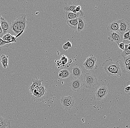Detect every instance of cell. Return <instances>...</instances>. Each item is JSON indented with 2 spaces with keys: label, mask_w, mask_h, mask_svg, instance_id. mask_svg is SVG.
<instances>
[{
  "label": "cell",
  "mask_w": 130,
  "mask_h": 128,
  "mask_svg": "<svg viewBox=\"0 0 130 128\" xmlns=\"http://www.w3.org/2000/svg\"><path fill=\"white\" fill-rule=\"evenodd\" d=\"M67 25L69 26L74 29H77L78 25V18L73 20H67Z\"/></svg>",
  "instance_id": "603a6c76"
},
{
  "label": "cell",
  "mask_w": 130,
  "mask_h": 128,
  "mask_svg": "<svg viewBox=\"0 0 130 128\" xmlns=\"http://www.w3.org/2000/svg\"><path fill=\"white\" fill-rule=\"evenodd\" d=\"M4 35H5V34H4V33H3L2 29H1V28H0V38L1 39H2Z\"/></svg>",
  "instance_id": "f1b7e54d"
},
{
  "label": "cell",
  "mask_w": 130,
  "mask_h": 128,
  "mask_svg": "<svg viewBox=\"0 0 130 128\" xmlns=\"http://www.w3.org/2000/svg\"><path fill=\"white\" fill-rule=\"evenodd\" d=\"M12 43H10V42L4 41L2 39L0 38V51L3 48L9 47Z\"/></svg>",
  "instance_id": "d4e9b609"
},
{
  "label": "cell",
  "mask_w": 130,
  "mask_h": 128,
  "mask_svg": "<svg viewBox=\"0 0 130 128\" xmlns=\"http://www.w3.org/2000/svg\"><path fill=\"white\" fill-rule=\"evenodd\" d=\"M1 28L3 31L4 34L10 33V24L5 19L0 21Z\"/></svg>",
  "instance_id": "4fadbf2b"
},
{
  "label": "cell",
  "mask_w": 130,
  "mask_h": 128,
  "mask_svg": "<svg viewBox=\"0 0 130 128\" xmlns=\"http://www.w3.org/2000/svg\"><path fill=\"white\" fill-rule=\"evenodd\" d=\"M125 91L126 93H128L130 92V87L129 86H127L125 88Z\"/></svg>",
  "instance_id": "83f0119b"
},
{
  "label": "cell",
  "mask_w": 130,
  "mask_h": 128,
  "mask_svg": "<svg viewBox=\"0 0 130 128\" xmlns=\"http://www.w3.org/2000/svg\"><path fill=\"white\" fill-rule=\"evenodd\" d=\"M123 34L119 31H109L108 39L112 42H115L118 45L123 40Z\"/></svg>",
  "instance_id": "8992f818"
},
{
  "label": "cell",
  "mask_w": 130,
  "mask_h": 128,
  "mask_svg": "<svg viewBox=\"0 0 130 128\" xmlns=\"http://www.w3.org/2000/svg\"><path fill=\"white\" fill-rule=\"evenodd\" d=\"M120 25L119 21H116L111 23L108 26L107 29L109 31H119Z\"/></svg>",
  "instance_id": "2e32d148"
},
{
  "label": "cell",
  "mask_w": 130,
  "mask_h": 128,
  "mask_svg": "<svg viewBox=\"0 0 130 128\" xmlns=\"http://www.w3.org/2000/svg\"><path fill=\"white\" fill-rule=\"evenodd\" d=\"M16 39V37L11 35L10 33H9L5 34L2 39L4 41L8 42H10V43H16L17 41Z\"/></svg>",
  "instance_id": "ffe728a7"
},
{
  "label": "cell",
  "mask_w": 130,
  "mask_h": 128,
  "mask_svg": "<svg viewBox=\"0 0 130 128\" xmlns=\"http://www.w3.org/2000/svg\"><path fill=\"white\" fill-rule=\"evenodd\" d=\"M70 86L73 91L78 92L83 86V83L78 78H74L70 82Z\"/></svg>",
  "instance_id": "ba28073f"
},
{
  "label": "cell",
  "mask_w": 130,
  "mask_h": 128,
  "mask_svg": "<svg viewBox=\"0 0 130 128\" xmlns=\"http://www.w3.org/2000/svg\"><path fill=\"white\" fill-rule=\"evenodd\" d=\"M108 94V90L105 85H101L96 91L95 96L98 100L100 101L106 97Z\"/></svg>",
  "instance_id": "52a82bcc"
},
{
  "label": "cell",
  "mask_w": 130,
  "mask_h": 128,
  "mask_svg": "<svg viewBox=\"0 0 130 128\" xmlns=\"http://www.w3.org/2000/svg\"><path fill=\"white\" fill-rule=\"evenodd\" d=\"M60 101L62 106L67 111L71 109L75 102L74 99L71 96H62Z\"/></svg>",
  "instance_id": "5b68a950"
},
{
  "label": "cell",
  "mask_w": 130,
  "mask_h": 128,
  "mask_svg": "<svg viewBox=\"0 0 130 128\" xmlns=\"http://www.w3.org/2000/svg\"><path fill=\"white\" fill-rule=\"evenodd\" d=\"M103 69L107 75L109 76H117L118 77L122 75L121 67L118 62H113L110 58L106 60L102 64Z\"/></svg>",
  "instance_id": "7a4b0ae2"
},
{
  "label": "cell",
  "mask_w": 130,
  "mask_h": 128,
  "mask_svg": "<svg viewBox=\"0 0 130 128\" xmlns=\"http://www.w3.org/2000/svg\"><path fill=\"white\" fill-rule=\"evenodd\" d=\"M130 35V30L129 29L127 32H126L123 34V40H128Z\"/></svg>",
  "instance_id": "484cf974"
},
{
  "label": "cell",
  "mask_w": 130,
  "mask_h": 128,
  "mask_svg": "<svg viewBox=\"0 0 130 128\" xmlns=\"http://www.w3.org/2000/svg\"><path fill=\"white\" fill-rule=\"evenodd\" d=\"M66 46H67L68 47H71L72 46V44H71V43L69 41H68L66 44H65Z\"/></svg>",
  "instance_id": "4dcf8cb0"
},
{
  "label": "cell",
  "mask_w": 130,
  "mask_h": 128,
  "mask_svg": "<svg viewBox=\"0 0 130 128\" xmlns=\"http://www.w3.org/2000/svg\"><path fill=\"white\" fill-rule=\"evenodd\" d=\"M76 10L77 11V12H79L81 11V7L80 6H77V8H76Z\"/></svg>",
  "instance_id": "f546056e"
},
{
  "label": "cell",
  "mask_w": 130,
  "mask_h": 128,
  "mask_svg": "<svg viewBox=\"0 0 130 128\" xmlns=\"http://www.w3.org/2000/svg\"><path fill=\"white\" fill-rule=\"evenodd\" d=\"M41 91V98L42 102L46 99L47 96V90L44 85H42L39 87Z\"/></svg>",
  "instance_id": "44dd1931"
},
{
  "label": "cell",
  "mask_w": 130,
  "mask_h": 128,
  "mask_svg": "<svg viewBox=\"0 0 130 128\" xmlns=\"http://www.w3.org/2000/svg\"><path fill=\"white\" fill-rule=\"evenodd\" d=\"M71 75L74 78H78L83 76V70L80 66H74L71 69Z\"/></svg>",
  "instance_id": "8fae6325"
},
{
  "label": "cell",
  "mask_w": 130,
  "mask_h": 128,
  "mask_svg": "<svg viewBox=\"0 0 130 128\" xmlns=\"http://www.w3.org/2000/svg\"><path fill=\"white\" fill-rule=\"evenodd\" d=\"M96 63V58L93 56L92 54H91L87 58L85 62H84L83 65L86 69L93 71L97 69V66Z\"/></svg>",
  "instance_id": "277c9868"
},
{
  "label": "cell",
  "mask_w": 130,
  "mask_h": 128,
  "mask_svg": "<svg viewBox=\"0 0 130 128\" xmlns=\"http://www.w3.org/2000/svg\"><path fill=\"white\" fill-rule=\"evenodd\" d=\"M119 25H120V28H119V31L123 34L124 33H126L127 30H129L128 29L129 24L127 22L125 21L124 19L119 20Z\"/></svg>",
  "instance_id": "5bb4252c"
},
{
  "label": "cell",
  "mask_w": 130,
  "mask_h": 128,
  "mask_svg": "<svg viewBox=\"0 0 130 128\" xmlns=\"http://www.w3.org/2000/svg\"><path fill=\"white\" fill-rule=\"evenodd\" d=\"M1 28V24H0V28Z\"/></svg>",
  "instance_id": "836d02e7"
},
{
  "label": "cell",
  "mask_w": 130,
  "mask_h": 128,
  "mask_svg": "<svg viewBox=\"0 0 130 128\" xmlns=\"http://www.w3.org/2000/svg\"><path fill=\"white\" fill-rule=\"evenodd\" d=\"M4 18L3 17H2V16H1V14H0V21H1V20H3L4 19Z\"/></svg>",
  "instance_id": "1f68e13d"
},
{
  "label": "cell",
  "mask_w": 130,
  "mask_h": 128,
  "mask_svg": "<svg viewBox=\"0 0 130 128\" xmlns=\"http://www.w3.org/2000/svg\"><path fill=\"white\" fill-rule=\"evenodd\" d=\"M84 13L82 10L77 13H74L72 12H66V17L67 20H73L77 19L81 17L84 16Z\"/></svg>",
  "instance_id": "9c48e42d"
},
{
  "label": "cell",
  "mask_w": 130,
  "mask_h": 128,
  "mask_svg": "<svg viewBox=\"0 0 130 128\" xmlns=\"http://www.w3.org/2000/svg\"><path fill=\"white\" fill-rule=\"evenodd\" d=\"M87 27V24L85 19L81 17L78 18V25L77 27V31L82 33L84 31Z\"/></svg>",
  "instance_id": "7c38bea8"
},
{
  "label": "cell",
  "mask_w": 130,
  "mask_h": 128,
  "mask_svg": "<svg viewBox=\"0 0 130 128\" xmlns=\"http://www.w3.org/2000/svg\"><path fill=\"white\" fill-rule=\"evenodd\" d=\"M70 73L69 70L66 69H62L60 71L58 74V76L60 77L62 79H65L69 78L70 77Z\"/></svg>",
  "instance_id": "7402d4cb"
},
{
  "label": "cell",
  "mask_w": 130,
  "mask_h": 128,
  "mask_svg": "<svg viewBox=\"0 0 130 128\" xmlns=\"http://www.w3.org/2000/svg\"><path fill=\"white\" fill-rule=\"evenodd\" d=\"M77 6L73 5H70L66 6L64 7V9L66 12H72L74 13H77L76 10V8Z\"/></svg>",
  "instance_id": "cb8c5ba5"
},
{
  "label": "cell",
  "mask_w": 130,
  "mask_h": 128,
  "mask_svg": "<svg viewBox=\"0 0 130 128\" xmlns=\"http://www.w3.org/2000/svg\"><path fill=\"white\" fill-rule=\"evenodd\" d=\"M119 48H120V49L123 51L124 50V48H125V44L124 43L122 42V43H120V44L118 45Z\"/></svg>",
  "instance_id": "4316f807"
},
{
  "label": "cell",
  "mask_w": 130,
  "mask_h": 128,
  "mask_svg": "<svg viewBox=\"0 0 130 128\" xmlns=\"http://www.w3.org/2000/svg\"><path fill=\"white\" fill-rule=\"evenodd\" d=\"M129 86L130 87V84L129 85Z\"/></svg>",
  "instance_id": "e575fe53"
},
{
  "label": "cell",
  "mask_w": 130,
  "mask_h": 128,
  "mask_svg": "<svg viewBox=\"0 0 130 128\" xmlns=\"http://www.w3.org/2000/svg\"><path fill=\"white\" fill-rule=\"evenodd\" d=\"M122 42L125 44V48L122 52V56L123 58H125L130 55V42L128 40H123Z\"/></svg>",
  "instance_id": "9a60e30c"
},
{
  "label": "cell",
  "mask_w": 130,
  "mask_h": 128,
  "mask_svg": "<svg viewBox=\"0 0 130 128\" xmlns=\"http://www.w3.org/2000/svg\"><path fill=\"white\" fill-rule=\"evenodd\" d=\"M41 82L42 80L38 79H32V84L28 87L29 91L30 93L36 87H40L42 85Z\"/></svg>",
  "instance_id": "ac0fdd59"
},
{
  "label": "cell",
  "mask_w": 130,
  "mask_h": 128,
  "mask_svg": "<svg viewBox=\"0 0 130 128\" xmlns=\"http://www.w3.org/2000/svg\"><path fill=\"white\" fill-rule=\"evenodd\" d=\"M128 41H130V35L129 36V39H128Z\"/></svg>",
  "instance_id": "d6a6232c"
},
{
  "label": "cell",
  "mask_w": 130,
  "mask_h": 128,
  "mask_svg": "<svg viewBox=\"0 0 130 128\" xmlns=\"http://www.w3.org/2000/svg\"><path fill=\"white\" fill-rule=\"evenodd\" d=\"M9 57L4 54L1 56V62L4 69H8L9 67Z\"/></svg>",
  "instance_id": "d6986e66"
},
{
  "label": "cell",
  "mask_w": 130,
  "mask_h": 128,
  "mask_svg": "<svg viewBox=\"0 0 130 128\" xmlns=\"http://www.w3.org/2000/svg\"><path fill=\"white\" fill-rule=\"evenodd\" d=\"M98 79L96 76L91 73H87L84 75L83 85L89 89H92L98 84Z\"/></svg>",
  "instance_id": "3957f363"
},
{
  "label": "cell",
  "mask_w": 130,
  "mask_h": 128,
  "mask_svg": "<svg viewBox=\"0 0 130 128\" xmlns=\"http://www.w3.org/2000/svg\"><path fill=\"white\" fill-rule=\"evenodd\" d=\"M26 17V14H19L10 23V29L17 34L16 38L21 35L27 28L28 22Z\"/></svg>",
  "instance_id": "6da1fadb"
},
{
  "label": "cell",
  "mask_w": 130,
  "mask_h": 128,
  "mask_svg": "<svg viewBox=\"0 0 130 128\" xmlns=\"http://www.w3.org/2000/svg\"><path fill=\"white\" fill-rule=\"evenodd\" d=\"M12 121L3 118L0 115V128H11Z\"/></svg>",
  "instance_id": "e0dca14e"
},
{
  "label": "cell",
  "mask_w": 130,
  "mask_h": 128,
  "mask_svg": "<svg viewBox=\"0 0 130 128\" xmlns=\"http://www.w3.org/2000/svg\"><path fill=\"white\" fill-rule=\"evenodd\" d=\"M31 100L33 102H42L41 98V91L39 87H36L31 93Z\"/></svg>",
  "instance_id": "30bf717a"
}]
</instances>
